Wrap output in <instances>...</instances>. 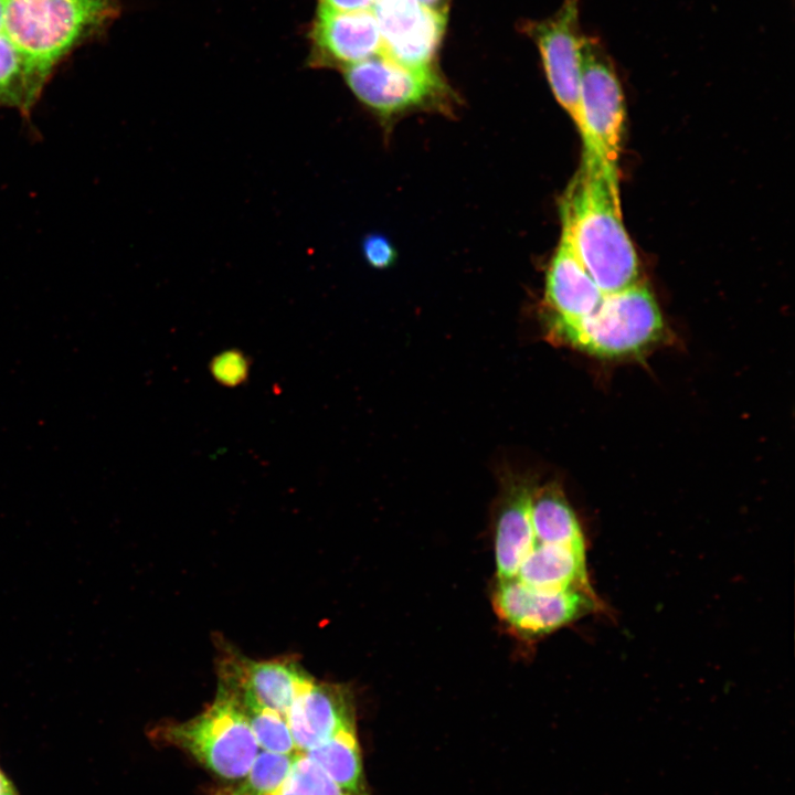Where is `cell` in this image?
Listing matches in <instances>:
<instances>
[{
    "mask_svg": "<svg viewBox=\"0 0 795 795\" xmlns=\"http://www.w3.org/2000/svg\"><path fill=\"white\" fill-rule=\"evenodd\" d=\"M286 720L296 751L306 753L341 731L356 730L351 691L310 677L296 692Z\"/></svg>",
    "mask_w": 795,
    "mask_h": 795,
    "instance_id": "30bf717a",
    "label": "cell"
},
{
    "mask_svg": "<svg viewBox=\"0 0 795 795\" xmlns=\"http://www.w3.org/2000/svg\"><path fill=\"white\" fill-rule=\"evenodd\" d=\"M491 601L505 626L526 639L568 625L593 610L596 602L592 591L538 590L515 579L497 580Z\"/></svg>",
    "mask_w": 795,
    "mask_h": 795,
    "instance_id": "52a82bcc",
    "label": "cell"
},
{
    "mask_svg": "<svg viewBox=\"0 0 795 795\" xmlns=\"http://www.w3.org/2000/svg\"><path fill=\"white\" fill-rule=\"evenodd\" d=\"M295 755L263 750L257 753L244 776L227 785L210 787L205 795H279Z\"/></svg>",
    "mask_w": 795,
    "mask_h": 795,
    "instance_id": "d6986e66",
    "label": "cell"
},
{
    "mask_svg": "<svg viewBox=\"0 0 795 795\" xmlns=\"http://www.w3.org/2000/svg\"><path fill=\"white\" fill-rule=\"evenodd\" d=\"M250 362L239 350H227L211 361V373L221 384L236 386L246 380Z\"/></svg>",
    "mask_w": 795,
    "mask_h": 795,
    "instance_id": "7402d4cb",
    "label": "cell"
},
{
    "mask_svg": "<svg viewBox=\"0 0 795 795\" xmlns=\"http://www.w3.org/2000/svg\"><path fill=\"white\" fill-rule=\"evenodd\" d=\"M536 485L519 474L504 476L495 513V560L497 580H510L531 552L534 537L531 504Z\"/></svg>",
    "mask_w": 795,
    "mask_h": 795,
    "instance_id": "4fadbf2b",
    "label": "cell"
},
{
    "mask_svg": "<svg viewBox=\"0 0 795 795\" xmlns=\"http://www.w3.org/2000/svg\"><path fill=\"white\" fill-rule=\"evenodd\" d=\"M418 1H421L422 3H424L431 8L444 9L442 7L446 0H418Z\"/></svg>",
    "mask_w": 795,
    "mask_h": 795,
    "instance_id": "484cf974",
    "label": "cell"
},
{
    "mask_svg": "<svg viewBox=\"0 0 795 795\" xmlns=\"http://www.w3.org/2000/svg\"><path fill=\"white\" fill-rule=\"evenodd\" d=\"M219 666V687L285 717L296 692L310 678L298 662L285 658L259 661L225 653Z\"/></svg>",
    "mask_w": 795,
    "mask_h": 795,
    "instance_id": "8fae6325",
    "label": "cell"
},
{
    "mask_svg": "<svg viewBox=\"0 0 795 795\" xmlns=\"http://www.w3.org/2000/svg\"><path fill=\"white\" fill-rule=\"evenodd\" d=\"M279 795H352L337 785L306 754L296 753L292 771Z\"/></svg>",
    "mask_w": 795,
    "mask_h": 795,
    "instance_id": "44dd1931",
    "label": "cell"
},
{
    "mask_svg": "<svg viewBox=\"0 0 795 795\" xmlns=\"http://www.w3.org/2000/svg\"><path fill=\"white\" fill-rule=\"evenodd\" d=\"M304 754L343 791L369 795L356 730L341 731Z\"/></svg>",
    "mask_w": 795,
    "mask_h": 795,
    "instance_id": "e0dca14e",
    "label": "cell"
},
{
    "mask_svg": "<svg viewBox=\"0 0 795 795\" xmlns=\"http://www.w3.org/2000/svg\"><path fill=\"white\" fill-rule=\"evenodd\" d=\"M374 0H318V7L338 12L371 11Z\"/></svg>",
    "mask_w": 795,
    "mask_h": 795,
    "instance_id": "cb8c5ba5",
    "label": "cell"
},
{
    "mask_svg": "<svg viewBox=\"0 0 795 795\" xmlns=\"http://www.w3.org/2000/svg\"><path fill=\"white\" fill-rule=\"evenodd\" d=\"M342 71L354 96L384 116L423 106L442 97L446 89L432 66L410 67L382 54Z\"/></svg>",
    "mask_w": 795,
    "mask_h": 795,
    "instance_id": "8992f818",
    "label": "cell"
},
{
    "mask_svg": "<svg viewBox=\"0 0 795 795\" xmlns=\"http://www.w3.org/2000/svg\"><path fill=\"white\" fill-rule=\"evenodd\" d=\"M659 307L643 284L605 295L598 308L574 321H548L556 341L598 357L636 353L662 332Z\"/></svg>",
    "mask_w": 795,
    "mask_h": 795,
    "instance_id": "3957f363",
    "label": "cell"
},
{
    "mask_svg": "<svg viewBox=\"0 0 795 795\" xmlns=\"http://www.w3.org/2000/svg\"><path fill=\"white\" fill-rule=\"evenodd\" d=\"M381 54L410 67H428L441 44L445 26L444 9L418 0H374Z\"/></svg>",
    "mask_w": 795,
    "mask_h": 795,
    "instance_id": "9c48e42d",
    "label": "cell"
},
{
    "mask_svg": "<svg viewBox=\"0 0 795 795\" xmlns=\"http://www.w3.org/2000/svg\"><path fill=\"white\" fill-rule=\"evenodd\" d=\"M155 735L226 781L244 776L259 750L237 700L221 687L214 701L201 713L183 722L160 725Z\"/></svg>",
    "mask_w": 795,
    "mask_h": 795,
    "instance_id": "277c9868",
    "label": "cell"
},
{
    "mask_svg": "<svg viewBox=\"0 0 795 795\" xmlns=\"http://www.w3.org/2000/svg\"><path fill=\"white\" fill-rule=\"evenodd\" d=\"M232 696L241 706L259 749L283 754L297 753L284 714L255 701Z\"/></svg>",
    "mask_w": 795,
    "mask_h": 795,
    "instance_id": "ffe728a7",
    "label": "cell"
},
{
    "mask_svg": "<svg viewBox=\"0 0 795 795\" xmlns=\"http://www.w3.org/2000/svg\"><path fill=\"white\" fill-rule=\"evenodd\" d=\"M44 87L10 41L4 28L0 29V108H12L29 116Z\"/></svg>",
    "mask_w": 795,
    "mask_h": 795,
    "instance_id": "ac0fdd59",
    "label": "cell"
},
{
    "mask_svg": "<svg viewBox=\"0 0 795 795\" xmlns=\"http://www.w3.org/2000/svg\"><path fill=\"white\" fill-rule=\"evenodd\" d=\"M362 253L368 263L378 268L388 267L396 256L393 245L380 234H371L363 240Z\"/></svg>",
    "mask_w": 795,
    "mask_h": 795,
    "instance_id": "603a6c76",
    "label": "cell"
},
{
    "mask_svg": "<svg viewBox=\"0 0 795 795\" xmlns=\"http://www.w3.org/2000/svg\"><path fill=\"white\" fill-rule=\"evenodd\" d=\"M531 523L533 547L554 544L585 550L580 522L565 495L555 484L536 487L531 504Z\"/></svg>",
    "mask_w": 795,
    "mask_h": 795,
    "instance_id": "2e32d148",
    "label": "cell"
},
{
    "mask_svg": "<svg viewBox=\"0 0 795 795\" xmlns=\"http://www.w3.org/2000/svg\"><path fill=\"white\" fill-rule=\"evenodd\" d=\"M118 0H4V31L45 86L81 45L105 34Z\"/></svg>",
    "mask_w": 795,
    "mask_h": 795,
    "instance_id": "7a4b0ae2",
    "label": "cell"
},
{
    "mask_svg": "<svg viewBox=\"0 0 795 795\" xmlns=\"http://www.w3.org/2000/svg\"><path fill=\"white\" fill-rule=\"evenodd\" d=\"M579 105L583 160L618 174L624 96L613 60L597 35L585 34L583 40Z\"/></svg>",
    "mask_w": 795,
    "mask_h": 795,
    "instance_id": "5b68a950",
    "label": "cell"
},
{
    "mask_svg": "<svg viewBox=\"0 0 795 795\" xmlns=\"http://www.w3.org/2000/svg\"><path fill=\"white\" fill-rule=\"evenodd\" d=\"M561 218L562 231L603 294L638 283L639 264L622 220L617 174L582 160L565 191Z\"/></svg>",
    "mask_w": 795,
    "mask_h": 795,
    "instance_id": "6da1fadb",
    "label": "cell"
},
{
    "mask_svg": "<svg viewBox=\"0 0 795 795\" xmlns=\"http://www.w3.org/2000/svg\"><path fill=\"white\" fill-rule=\"evenodd\" d=\"M537 44L549 85L560 105L579 121L581 50L580 0H564L551 17L524 25Z\"/></svg>",
    "mask_w": 795,
    "mask_h": 795,
    "instance_id": "ba28073f",
    "label": "cell"
},
{
    "mask_svg": "<svg viewBox=\"0 0 795 795\" xmlns=\"http://www.w3.org/2000/svg\"><path fill=\"white\" fill-rule=\"evenodd\" d=\"M513 579L538 590L592 591L585 550L564 545L536 544Z\"/></svg>",
    "mask_w": 795,
    "mask_h": 795,
    "instance_id": "9a60e30c",
    "label": "cell"
},
{
    "mask_svg": "<svg viewBox=\"0 0 795 795\" xmlns=\"http://www.w3.org/2000/svg\"><path fill=\"white\" fill-rule=\"evenodd\" d=\"M310 43L309 62L317 67L344 70L382 52L372 11L338 12L318 7Z\"/></svg>",
    "mask_w": 795,
    "mask_h": 795,
    "instance_id": "7c38bea8",
    "label": "cell"
},
{
    "mask_svg": "<svg viewBox=\"0 0 795 795\" xmlns=\"http://www.w3.org/2000/svg\"><path fill=\"white\" fill-rule=\"evenodd\" d=\"M548 321H574L594 312L605 294L595 284L562 231L545 280Z\"/></svg>",
    "mask_w": 795,
    "mask_h": 795,
    "instance_id": "5bb4252c",
    "label": "cell"
},
{
    "mask_svg": "<svg viewBox=\"0 0 795 795\" xmlns=\"http://www.w3.org/2000/svg\"><path fill=\"white\" fill-rule=\"evenodd\" d=\"M0 795H19L14 784L0 768Z\"/></svg>",
    "mask_w": 795,
    "mask_h": 795,
    "instance_id": "d4e9b609",
    "label": "cell"
}]
</instances>
